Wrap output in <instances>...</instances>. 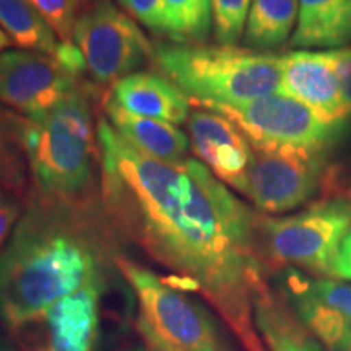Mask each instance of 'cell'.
I'll return each mask as SVG.
<instances>
[{
  "label": "cell",
  "instance_id": "1",
  "mask_svg": "<svg viewBox=\"0 0 351 351\" xmlns=\"http://www.w3.org/2000/svg\"><path fill=\"white\" fill-rule=\"evenodd\" d=\"M101 200L117 232L199 293L245 351H265L254 307L269 291L258 217L195 158L163 163L135 150L106 119L96 127Z\"/></svg>",
  "mask_w": 351,
  "mask_h": 351
},
{
  "label": "cell",
  "instance_id": "2",
  "mask_svg": "<svg viewBox=\"0 0 351 351\" xmlns=\"http://www.w3.org/2000/svg\"><path fill=\"white\" fill-rule=\"evenodd\" d=\"M116 228L103 200L33 191L0 249V319L13 332L60 298L117 270Z\"/></svg>",
  "mask_w": 351,
  "mask_h": 351
},
{
  "label": "cell",
  "instance_id": "3",
  "mask_svg": "<svg viewBox=\"0 0 351 351\" xmlns=\"http://www.w3.org/2000/svg\"><path fill=\"white\" fill-rule=\"evenodd\" d=\"M156 67L202 106H232L283 93L282 56L238 47L158 43Z\"/></svg>",
  "mask_w": 351,
  "mask_h": 351
},
{
  "label": "cell",
  "instance_id": "4",
  "mask_svg": "<svg viewBox=\"0 0 351 351\" xmlns=\"http://www.w3.org/2000/svg\"><path fill=\"white\" fill-rule=\"evenodd\" d=\"M91 95L78 85L51 111L21 117V142L38 191L83 197L93 184Z\"/></svg>",
  "mask_w": 351,
  "mask_h": 351
},
{
  "label": "cell",
  "instance_id": "5",
  "mask_svg": "<svg viewBox=\"0 0 351 351\" xmlns=\"http://www.w3.org/2000/svg\"><path fill=\"white\" fill-rule=\"evenodd\" d=\"M116 267L137 298V328L152 351H238L212 311L186 289L124 256Z\"/></svg>",
  "mask_w": 351,
  "mask_h": 351
},
{
  "label": "cell",
  "instance_id": "6",
  "mask_svg": "<svg viewBox=\"0 0 351 351\" xmlns=\"http://www.w3.org/2000/svg\"><path fill=\"white\" fill-rule=\"evenodd\" d=\"M351 231V200L319 202L296 215L258 218V241L265 263L298 267L333 276L341 241Z\"/></svg>",
  "mask_w": 351,
  "mask_h": 351
},
{
  "label": "cell",
  "instance_id": "7",
  "mask_svg": "<svg viewBox=\"0 0 351 351\" xmlns=\"http://www.w3.org/2000/svg\"><path fill=\"white\" fill-rule=\"evenodd\" d=\"M207 109L234 122L256 147L324 153L346 129V124H328L322 121L309 108L285 93Z\"/></svg>",
  "mask_w": 351,
  "mask_h": 351
},
{
  "label": "cell",
  "instance_id": "8",
  "mask_svg": "<svg viewBox=\"0 0 351 351\" xmlns=\"http://www.w3.org/2000/svg\"><path fill=\"white\" fill-rule=\"evenodd\" d=\"M73 41L99 83H116L153 57V44L111 0H96L78 16Z\"/></svg>",
  "mask_w": 351,
  "mask_h": 351
},
{
  "label": "cell",
  "instance_id": "9",
  "mask_svg": "<svg viewBox=\"0 0 351 351\" xmlns=\"http://www.w3.org/2000/svg\"><path fill=\"white\" fill-rule=\"evenodd\" d=\"M254 148L244 195L263 213L291 212L313 197L320 186L322 153L295 148Z\"/></svg>",
  "mask_w": 351,
  "mask_h": 351
},
{
  "label": "cell",
  "instance_id": "10",
  "mask_svg": "<svg viewBox=\"0 0 351 351\" xmlns=\"http://www.w3.org/2000/svg\"><path fill=\"white\" fill-rule=\"evenodd\" d=\"M103 289V285H86L15 328L21 351H93Z\"/></svg>",
  "mask_w": 351,
  "mask_h": 351
},
{
  "label": "cell",
  "instance_id": "11",
  "mask_svg": "<svg viewBox=\"0 0 351 351\" xmlns=\"http://www.w3.org/2000/svg\"><path fill=\"white\" fill-rule=\"evenodd\" d=\"M78 86L51 56L33 51L0 52V103L25 117L46 114Z\"/></svg>",
  "mask_w": 351,
  "mask_h": 351
},
{
  "label": "cell",
  "instance_id": "12",
  "mask_svg": "<svg viewBox=\"0 0 351 351\" xmlns=\"http://www.w3.org/2000/svg\"><path fill=\"white\" fill-rule=\"evenodd\" d=\"M189 143L197 158L228 187L244 194L254 148L234 122L210 109H194L187 117Z\"/></svg>",
  "mask_w": 351,
  "mask_h": 351
},
{
  "label": "cell",
  "instance_id": "13",
  "mask_svg": "<svg viewBox=\"0 0 351 351\" xmlns=\"http://www.w3.org/2000/svg\"><path fill=\"white\" fill-rule=\"evenodd\" d=\"M282 86L285 95L328 124H346L351 117L328 51H293L282 56Z\"/></svg>",
  "mask_w": 351,
  "mask_h": 351
},
{
  "label": "cell",
  "instance_id": "14",
  "mask_svg": "<svg viewBox=\"0 0 351 351\" xmlns=\"http://www.w3.org/2000/svg\"><path fill=\"white\" fill-rule=\"evenodd\" d=\"M109 98L127 112L174 125L187 122L191 114L187 96L173 82L156 73L135 72L121 78L112 85Z\"/></svg>",
  "mask_w": 351,
  "mask_h": 351
},
{
  "label": "cell",
  "instance_id": "15",
  "mask_svg": "<svg viewBox=\"0 0 351 351\" xmlns=\"http://www.w3.org/2000/svg\"><path fill=\"white\" fill-rule=\"evenodd\" d=\"M104 111L112 129L143 155L169 165L186 158L189 137L174 124L135 116L117 106L111 98L104 103Z\"/></svg>",
  "mask_w": 351,
  "mask_h": 351
},
{
  "label": "cell",
  "instance_id": "16",
  "mask_svg": "<svg viewBox=\"0 0 351 351\" xmlns=\"http://www.w3.org/2000/svg\"><path fill=\"white\" fill-rule=\"evenodd\" d=\"M283 300L296 317L328 351H345L351 345V320L320 302L307 291L302 274L288 269L282 276Z\"/></svg>",
  "mask_w": 351,
  "mask_h": 351
},
{
  "label": "cell",
  "instance_id": "17",
  "mask_svg": "<svg viewBox=\"0 0 351 351\" xmlns=\"http://www.w3.org/2000/svg\"><path fill=\"white\" fill-rule=\"evenodd\" d=\"M351 44V0H298V23L291 47H330Z\"/></svg>",
  "mask_w": 351,
  "mask_h": 351
},
{
  "label": "cell",
  "instance_id": "18",
  "mask_svg": "<svg viewBox=\"0 0 351 351\" xmlns=\"http://www.w3.org/2000/svg\"><path fill=\"white\" fill-rule=\"evenodd\" d=\"M254 322L270 351H324L320 341L302 326L287 301L271 295L270 289L257 300Z\"/></svg>",
  "mask_w": 351,
  "mask_h": 351
},
{
  "label": "cell",
  "instance_id": "19",
  "mask_svg": "<svg viewBox=\"0 0 351 351\" xmlns=\"http://www.w3.org/2000/svg\"><path fill=\"white\" fill-rule=\"evenodd\" d=\"M298 23V0H252L244 26V46L267 52L283 46Z\"/></svg>",
  "mask_w": 351,
  "mask_h": 351
},
{
  "label": "cell",
  "instance_id": "20",
  "mask_svg": "<svg viewBox=\"0 0 351 351\" xmlns=\"http://www.w3.org/2000/svg\"><path fill=\"white\" fill-rule=\"evenodd\" d=\"M0 28L25 51L52 56L59 44L51 26L28 0H0Z\"/></svg>",
  "mask_w": 351,
  "mask_h": 351
},
{
  "label": "cell",
  "instance_id": "21",
  "mask_svg": "<svg viewBox=\"0 0 351 351\" xmlns=\"http://www.w3.org/2000/svg\"><path fill=\"white\" fill-rule=\"evenodd\" d=\"M165 34L178 44H204L213 32L212 0H163Z\"/></svg>",
  "mask_w": 351,
  "mask_h": 351
},
{
  "label": "cell",
  "instance_id": "22",
  "mask_svg": "<svg viewBox=\"0 0 351 351\" xmlns=\"http://www.w3.org/2000/svg\"><path fill=\"white\" fill-rule=\"evenodd\" d=\"M21 114L0 106V189L20 195L26 186V155L21 142Z\"/></svg>",
  "mask_w": 351,
  "mask_h": 351
},
{
  "label": "cell",
  "instance_id": "23",
  "mask_svg": "<svg viewBox=\"0 0 351 351\" xmlns=\"http://www.w3.org/2000/svg\"><path fill=\"white\" fill-rule=\"evenodd\" d=\"M252 0H212L213 34L219 46L234 47L244 34Z\"/></svg>",
  "mask_w": 351,
  "mask_h": 351
},
{
  "label": "cell",
  "instance_id": "24",
  "mask_svg": "<svg viewBox=\"0 0 351 351\" xmlns=\"http://www.w3.org/2000/svg\"><path fill=\"white\" fill-rule=\"evenodd\" d=\"M43 20L51 26L62 41L73 38L77 20L80 16L82 0H28Z\"/></svg>",
  "mask_w": 351,
  "mask_h": 351
},
{
  "label": "cell",
  "instance_id": "25",
  "mask_svg": "<svg viewBox=\"0 0 351 351\" xmlns=\"http://www.w3.org/2000/svg\"><path fill=\"white\" fill-rule=\"evenodd\" d=\"M302 283L307 291L320 302L351 320V285L333 282L327 278H307L302 275Z\"/></svg>",
  "mask_w": 351,
  "mask_h": 351
},
{
  "label": "cell",
  "instance_id": "26",
  "mask_svg": "<svg viewBox=\"0 0 351 351\" xmlns=\"http://www.w3.org/2000/svg\"><path fill=\"white\" fill-rule=\"evenodd\" d=\"M122 8L134 20L142 23L153 33L165 34V7L163 0H117Z\"/></svg>",
  "mask_w": 351,
  "mask_h": 351
},
{
  "label": "cell",
  "instance_id": "27",
  "mask_svg": "<svg viewBox=\"0 0 351 351\" xmlns=\"http://www.w3.org/2000/svg\"><path fill=\"white\" fill-rule=\"evenodd\" d=\"M23 210L25 207L19 194L0 189V249L10 239Z\"/></svg>",
  "mask_w": 351,
  "mask_h": 351
},
{
  "label": "cell",
  "instance_id": "28",
  "mask_svg": "<svg viewBox=\"0 0 351 351\" xmlns=\"http://www.w3.org/2000/svg\"><path fill=\"white\" fill-rule=\"evenodd\" d=\"M65 72L73 77H80L86 70V60L77 44L70 41H60L57 44L54 54L51 56Z\"/></svg>",
  "mask_w": 351,
  "mask_h": 351
},
{
  "label": "cell",
  "instance_id": "29",
  "mask_svg": "<svg viewBox=\"0 0 351 351\" xmlns=\"http://www.w3.org/2000/svg\"><path fill=\"white\" fill-rule=\"evenodd\" d=\"M337 75H339L341 93L346 101L351 112V47H341V49L328 51Z\"/></svg>",
  "mask_w": 351,
  "mask_h": 351
},
{
  "label": "cell",
  "instance_id": "30",
  "mask_svg": "<svg viewBox=\"0 0 351 351\" xmlns=\"http://www.w3.org/2000/svg\"><path fill=\"white\" fill-rule=\"evenodd\" d=\"M333 276L351 282V231L340 244L339 256H337L335 265H333Z\"/></svg>",
  "mask_w": 351,
  "mask_h": 351
},
{
  "label": "cell",
  "instance_id": "31",
  "mask_svg": "<svg viewBox=\"0 0 351 351\" xmlns=\"http://www.w3.org/2000/svg\"><path fill=\"white\" fill-rule=\"evenodd\" d=\"M10 44H12L10 38H8L7 33L3 32L2 28H0V52H3L7 49V47H10Z\"/></svg>",
  "mask_w": 351,
  "mask_h": 351
},
{
  "label": "cell",
  "instance_id": "32",
  "mask_svg": "<svg viewBox=\"0 0 351 351\" xmlns=\"http://www.w3.org/2000/svg\"><path fill=\"white\" fill-rule=\"evenodd\" d=\"M0 351H12V350L8 348V346L3 343V341H0Z\"/></svg>",
  "mask_w": 351,
  "mask_h": 351
},
{
  "label": "cell",
  "instance_id": "33",
  "mask_svg": "<svg viewBox=\"0 0 351 351\" xmlns=\"http://www.w3.org/2000/svg\"><path fill=\"white\" fill-rule=\"evenodd\" d=\"M345 351H351V345H350V346H348V348H346Z\"/></svg>",
  "mask_w": 351,
  "mask_h": 351
}]
</instances>
